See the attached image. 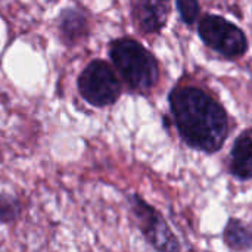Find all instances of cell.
<instances>
[{"instance_id":"cell-7","label":"cell","mask_w":252,"mask_h":252,"mask_svg":"<svg viewBox=\"0 0 252 252\" xmlns=\"http://www.w3.org/2000/svg\"><path fill=\"white\" fill-rule=\"evenodd\" d=\"M229 170L239 180L252 179V128L242 131L235 140Z\"/></svg>"},{"instance_id":"cell-3","label":"cell","mask_w":252,"mask_h":252,"mask_svg":"<svg viewBox=\"0 0 252 252\" xmlns=\"http://www.w3.org/2000/svg\"><path fill=\"white\" fill-rule=\"evenodd\" d=\"M80 96L94 108L114 105L123 92L115 69L103 59H93L81 71L77 80Z\"/></svg>"},{"instance_id":"cell-10","label":"cell","mask_w":252,"mask_h":252,"mask_svg":"<svg viewBox=\"0 0 252 252\" xmlns=\"http://www.w3.org/2000/svg\"><path fill=\"white\" fill-rule=\"evenodd\" d=\"M22 211V205L18 198L6 193H0V221L12 223L19 217Z\"/></svg>"},{"instance_id":"cell-6","label":"cell","mask_w":252,"mask_h":252,"mask_svg":"<svg viewBox=\"0 0 252 252\" xmlns=\"http://www.w3.org/2000/svg\"><path fill=\"white\" fill-rule=\"evenodd\" d=\"M170 0H133L131 18L143 34H158L167 25Z\"/></svg>"},{"instance_id":"cell-1","label":"cell","mask_w":252,"mask_h":252,"mask_svg":"<svg viewBox=\"0 0 252 252\" xmlns=\"http://www.w3.org/2000/svg\"><path fill=\"white\" fill-rule=\"evenodd\" d=\"M174 124L183 142L204 154L219 152L229 134L224 106L202 87L179 84L168 94Z\"/></svg>"},{"instance_id":"cell-8","label":"cell","mask_w":252,"mask_h":252,"mask_svg":"<svg viewBox=\"0 0 252 252\" xmlns=\"http://www.w3.org/2000/svg\"><path fill=\"white\" fill-rule=\"evenodd\" d=\"M59 34L66 44H75L89 34L86 13L77 7H66L59 13Z\"/></svg>"},{"instance_id":"cell-11","label":"cell","mask_w":252,"mask_h":252,"mask_svg":"<svg viewBox=\"0 0 252 252\" xmlns=\"http://www.w3.org/2000/svg\"><path fill=\"white\" fill-rule=\"evenodd\" d=\"M176 4H177V10L180 13L182 21L186 25L195 24V21L198 19L201 13L199 1L198 0H176Z\"/></svg>"},{"instance_id":"cell-4","label":"cell","mask_w":252,"mask_h":252,"mask_svg":"<svg viewBox=\"0 0 252 252\" xmlns=\"http://www.w3.org/2000/svg\"><path fill=\"white\" fill-rule=\"evenodd\" d=\"M198 32L205 46L227 59L244 56L250 47L245 32L220 15L207 13L199 21Z\"/></svg>"},{"instance_id":"cell-5","label":"cell","mask_w":252,"mask_h":252,"mask_svg":"<svg viewBox=\"0 0 252 252\" xmlns=\"http://www.w3.org/2000/svg\"><path fill=\"white\" fill-rule=\"evenodd\" d=\"M131 213L146 242L157 251H180L182 247L164 217L137 193L128 196Z\"/></svg>"},{"instance_id":"cell-9","label":"cell","mask_w":252,"mask_h":252,"mask_svg":"<svg viewBox=\"0 0 252 252\" xmlns=\"http://www.w3.org/2000/svg\"><path fill=\"white\" fill-rule=\"evenodd\" d=\"M224 242L233 251L252 248V226L239 219H230L224 227Z\"/></svg>"},{"instance_id":"cell-2","label":"cell","mask_w":252,"mask_h":252,"mask_svg":"<svg viewBox=\"0 0 252 252\" xmlns=\"http://www.w3.org/2000/svg\"><path fill=\"white\" fill-rule=\"evenodd\" d=\"M109 58L131 92L148 93L158 84V61L137 40L131 37L115 38L109 44Z\"/></svg>"}]
</instances>
